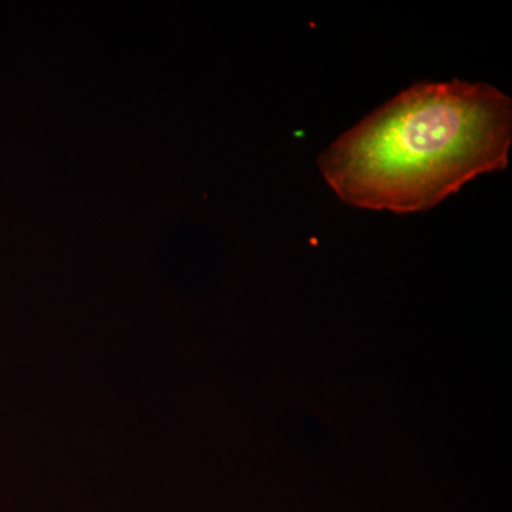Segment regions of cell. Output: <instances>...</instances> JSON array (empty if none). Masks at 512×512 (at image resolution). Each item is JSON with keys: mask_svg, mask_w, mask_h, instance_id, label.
I'll use <instances>...</instances> for the list:
<instances>
[{"mask_svg": "<svg viewBox=\"0 0 512 512\" xmlns=\"http://www.w3.org/2000/svg\"><path fill=\"white\" fill-rule=\"evenodd\" d=\"M512 103L485 83L416 84L330 144L318 164L340 200L365 210H430L481 174L505 170Z\"/></svg>", "mask_w": 512, "mask_h": 512, "instance_id": "6da1fadb", "label": "cell"}]
</instances>
